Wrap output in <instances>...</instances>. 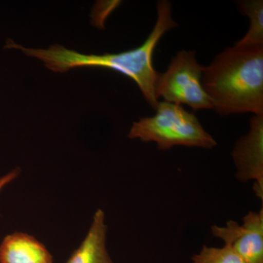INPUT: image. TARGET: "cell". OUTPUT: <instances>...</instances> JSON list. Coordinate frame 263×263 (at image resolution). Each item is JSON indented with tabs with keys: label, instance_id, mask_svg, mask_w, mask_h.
<instances>
[{
	"label": "cell",
	"instance_id": "cell-1",
	"mask_svg": "<svg viewBox=\"0 0 263 263\" xmlns=\"http://www.w3.org/2000/svg\"><path fill=\"white\" fill-rule=\"evenodd\" d=\"M176 26L172 18L171 3L160 1L157 3V20L153 30L146 41L135 49L96 55L84 54L57 44L47 49L22 46L17 48L26 56L41 60L47 68L55 72L64 73L70 69L79 67H100L117 71L134 81L147 102L155 109L159 103L155 88L160 72L154 68L152 57L164 33Z\"/></svg>",
	"mask_w": 263,
	"mask_h": 263
},
{
	"label": "cell",
	"instance_id": "cell-2",
	"mask_svg": "<svg viewBox=\"0 0 263 263\" xmlns=\"http://www.w3.org/2000/svg\"><path fill=\"white\" fill-rule=\"evenodd\" d=\"M201 83L219 115H262L263 45L227 48L203 67Z\"/></svg>",
	"mask_w": 263,
	"mask_h": 263
},
{
	"label": "cell",
	"instance_id": "cell-3",
	"mask_svg": "<svg viewBox=\"0 0 263 263\" xmlns=\"http://www.w3.org/2000/svg\"><path fill=\"white\" fill-rule=\"evenodd\" d=\"M155 116L133 123L129 138L155 142L160 150L175 146L199 147L212 149L217 143L202 127L195 114L181 105L159 102Z\"/></svg>",
	"mask_w": 263,
	"mask_h": 263
},
{
	"label": "cell",
	"instance_id": "cell-4",
	"mask_svg": "<svg viewBox=\"0 0 263 263\" xmlns=\"http://www.w3.org/2000/svg\"><path fill=\"white\" fill-rule=\"evenodd\" d=\"M202 70L195 51L178 52L167 70L159 75L155 88L157 99L162 97L167 103L184 104L194 110L212 109V102L202 86Z\"/></svg>",
	"mask_w": 263,
	"mask_h": 263
},
{
	"label": "cell",
	"instance_id": "cell-5",
	"mask_svg": "<svg viewBox=\"0 0 263 263\" xmlns=\"http://www.w3.org/2000/svg\"><path fill=\"white\" fill-rule=\"evenodd\" d=\"M212 234L230 246L245 263H263V208L249 212L243 224L230 220L226 226H213Z\"/></svg>",
	"mask_w": 263,
	"mask_h": 263
},
{
	"label": "cell",
	"instance_id": "cell-6",
	"mask_svg": "<svg viewBox=\"0 0 263 263\" xmlns=\"http://www.w3.org/2000/svg\"><path fill=\"white\" fill-rule=\"evenodd\" d=\"M232 157L236 178L241 182L255 181L254 192L263 199V114L251 119L249 132L235 144Z\"/></svg>",
	"mask_w": 263,
	"mask_h": 263
},
{
	"label": "cell",
	"instance_id": "cell-7",
	"mask_svg": "<svg viewBox=\"0 0 263 263\" xmlns=\"http://www.w3.org/2000/svg\"><path fill=\"white\" fill-rule=\"evenodd\" d=\"M53 256L32 235L16 232L0 245V263H53Z\"/></svg>",
	"mask_w": 263,
	"mask_h": 263
},
{
	"label": "cell",
	"instance_id": "cell-8",
	"mask_svg": "<svg viewBox=\"0 0 263 263\" xmlns=\"http://www.w3.org/2000/svg\"><path fill=\"white\" fill-rule=\"evenodd\" d=\"M105 218L102 209L95 212L87 235L66 263H114L106 248Z\"/></svg>",
	"mask_w": 263,
	"mask_h": 263
},
{
	"label": "cell",
	"instance_id": "cell-9",
	"mask_svg": "<svg viewBox=\"0 0 263 263\" xmlns=\"http://www.w3.org/2000/svg\"><path fill=\"white\" fill-rule=\"evenodd\" d=\"M242 14L250 19V27L245 37L236 43L237 46H254L263 45V2L249 0L238 3Z\"/></svg>",
	"mask_w": 263,
	"mask_h": 263
},
{
	"label": "cell",
	"instance_id": "cell-10",
	"mask_svg": "<svg viewBox=\"0 0 263 263\" xmlns=\"http://www.w3.org/2000/svg\"><path fill=\"white\" fill-rule=\"evenodd\" d=\"M192 259L193 263H245L234 249L226 245L221 248L203 246Z\"/></svg>",
	"mask_w": 263,
	"mask_h": 263
},
{
	"label": "cell",
	"instance_id": "cell-11",
	"mask_svg": "<svg viewBox=\"0 0 263 263\" xmlns=\"http://www.w3.org/2000/svg\"><path fill=\"white\" fill-rule=\"evenodd\" d=\"M20 174V170L16 168L13 171H10L8 174L4 175V176L0 177V193L12 181H14L18 175Z\"/></svg>",
	"mask_w": 263,
	"mask_h": 263
}]
</instances>
